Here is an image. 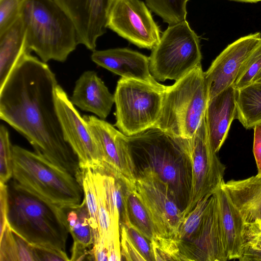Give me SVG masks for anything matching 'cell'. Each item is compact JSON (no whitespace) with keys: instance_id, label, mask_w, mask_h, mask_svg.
<instances>
[{"instance_id":"1","label":"cell","mask_w":261,"mask_h":261,"mask_svg":"<svg viewBox=\"0 0 261 261\" xmlns=\"http://www.w3.org/2000/svg\"><path fill=\"white\" fill-rule=\"evenodd\" d=\"M55 74L24 53L0 87V118L22 135L36 152L79 180L77 156L65 140L57 113Z\"/></svg>"},{"instance_id":"2","label":"cell","mask_w":261,"mask_h":261,"mask_svg":"<svg viewBox=\"0 0 261 261\" xmlns=\"http://www.w3.org/2000/svg\"><path fill=\"white\" fill-rule=\"evenodd\" d=\"M127 142L135 165H145L167 184L180 208L190 197L192 169L188 139L170 135L153 127L132 136Z\"/></svg>"},{"instance_id":"3","label":"cell","mask_w":261,"mask_h":261,"mask_svg":"<svg viewBox=\"0 0 261 261\" xmlns=\"http://www.w3.org/2000/svg\"><path fill=\"white\" fill-rule=\"evenodd\" d=\"M7 221L13 231L38 246L65 252L69 232L64 208L48 203L15 181L8 187Z\"/></svg>"},{"instance_id":"4","label":"cell","mask_w":261,"mask_h":261,"mask_svg":"<svg viewBox=\"0 0 261 261\" xmlns=\"http://www.w3.org/2000/svg\"><path fill=\"white\" fill-rule=\"evenodd\" d=\"M21 16L27 52L34 51L44 62H64L79 44L73 22L55 0H26Z\"/></svg>"},{"instance_id":"5","label":"cell","mask_w":261,"mask_h":261,"mask_svg":"<svg viewBox=\"0 0 261 261\" xmlns=\"http://www.w3.org/2000/svg\"><path fill=\"white\" fill-rule=\"evenodd\" d=\"M13 181L39 198L61 207L81 203V182L42 156L20 146L12 147Z\"/></svg>"},{"instance_id":"6","label":"cell","mask_w":261,"mask_h":261,"mask_svg":"<svg viewBox=\"0 0 261 261\" xmlns=\"http://www.w3.org/2000/svg\"><path fill=\"white\" fill-rule=\"evenodd\" d=\"M208 101V88L200 64L167 86L155 127L175 137L191 138L204 117Z\"/></svg>"},{"instance_id":"7","label":"cell","mask_w":261,"mask_h":261,"mask_svg":"<svg viewBox=\"0 0 261 261\" xmlns=\"http://www.w3.org/2000/svg\"><path fill=\"white\" fill-rule=\"evenodd\" d=\"M149 58V70L156 81H176L201 64L199 37L186 20L169 25Z\"/></svg>"},{"instance_id":"8","label":"cell","mask_w":261,"mask_h":261,"mask_svg":"<svg viewBox=\"0 0 261 261\" xmlns=\"http://www.w3.org/2000/svg\"><path fill=\"white\" fill-rule=\"evenodd\" d=\"M163 91L148 83L121 77L114 94L115 126L128 137L155 127L161 112Z\"/></svg>"},{"instance_id":"9","label":"cell","mask_w":261,"mask_h":261,"mask_svg":"<svg viewBox=\"0 0 261 261\" xmlns=\"http://www.w3.org/2000/svg\"><path fill=\"white\" fill-rule=\"evenodd\" d=\"M133 190L145 207L155 234L175 239L184 218L169 186L152 171L139 168Z\"/></svg>"},{"instance_id":"10","label":"cell","mask_w":261,"mask_h":261,"mask_svg":"<svg viewBox=\"0 0 261 261\" xmlns=\"http://www.w3.org/2000/svg\"><path fill=\"white\" fill-rule=\"evenodd\" d=\"M188 140L192 180L189 202L183 211L184 218L199 201L212 195L221 186L226 169L212 147L204 117L194 136Z\"/></svg>"},{"instance_id":"11","label":"cell","mask_w":261,"mask_h":261,"mask_svg":"<svg viewBox=\"0 0 261 261\" xmlns=\"http://www.w3.org/2000/svg\"><path fill=\"white\" fill-rule=\"evenodd\" d=\"M99 150L100 167L121 179L133 190L137 169L129 149L126 136L105 120L92 115L83 117Z\"/></svg>"},{"instance_id":"12","label":"cell","mask_w":261,"mask_h":261,"mask_svg":"<svg viewBox=\"0 0 261 261\" xmlns=\"http://www.w3.org/2000/svg\"><path fill=\"white\" fill-rule=\"evenodd\" d=\"M107 28L141 48L152 49L161 38L159 26L140 0H114L108 11Z\"/></svg>"},{"instance_id":"13","label":"cell","mask_w":261,"mask_h":261,"mask_svg":"<svg viewBox=\"0 0 261 261\" xmlns=\"http://www.w3.org/2000/svg\"><path fill=\"white\" fill-rule=\"evenodd\" d=\"M55 100L64 138L77 156L81 168L100 166L99 150L84 119L59 85L56 88Z\"/></svg>"},{"instance_id":"14","label":"cell","mask_w":261,"mask_h":261,"mask_svg":"<svg viewBox=\"0 0 261 261\" xmlns=\"http://www.w3.org/2000/svg\"><path fill=\"white\" fill-rule=\"evenodd\" d=\"M182 260L226 261L219 220L217 202L214 193L210 197L201 225L189 241H178Z\"/></svg>"},{"instance_id":"15","label":"cell","mask_w":261,"mask_h":261,"mask_svg":"<svg viewBox=\"0 0 261 261\" xmlns=\"http://www.w3.org/2000/svg\"><path fill=\"white\" fill-rule=\"evenodd\" d=\"M261 39L255 32L242 37L229 44L204 72L208 88V100L235 82L240 69Z\"/></svg>"},{"instance_id":"16","label":"cell","mask_w":261,"mask_h":261,"mask_svg":"<svg viewBox=\"0 0 261 261\" xmlns=\"http://www.w3.org/2000/svg\"><path fill=\"white\" fill-rule=\"evenodd\" d=\"M75 27L79 44L95 50L99 37L107 31V15L114 0H55Z\"/></svg>"},{"instance_id":"17","label":"cell","mask_w":261,"mask_h":261,"mask_svg":"<svg viewBox=\"0 0 261 261\" xmlns=\"http://www.w3.org/2000/svg\"><path fill=\"white\" fill-rule=\"evenodd\" d=\"M91 60L97 65L121 76L148 83L163 90L167 86L160 84L149 70V58L127 48L94 50Z\"/></svg>"},{"instance_id":"18","label":"cell","mask_w":261,"mask_h":261,"mask_svg":"<svg viewBox=\"0 0 261 261\" xmlns=\"http://www.w3.org/2000/svg\"><path fill=\"white\" fill-rule=\"evenodd\" d=\"M237 90L233 85L210 99L205 120L212 147L217 153L225 141L237 116Z\"/></svg>"},{"instance_id":"19","label":"cell","mask_w":261,"mask_h":261,"mask_svg":"<svg viewBox=\"0 0 261 261\" xmlns=\"http://www.w3.org/2000/svg\"><path fill=\"white\" fill-rule=\"evenodd\" d=\"M70 100L81 110L105 120L114 103V95L96 72L87 71L76 81Z\"/></svg>"},{"instance_id":"20","label":"cell","mask_w":261,"mask_h":261,"mask_svg":"<svg viewBox=\"0 0 261 261\" xmlns=\"http://www.w3.org/2000/svg\"><path fill=\"white\" fill-rule=\"evenodd\" d=\"M223 242L227 259H239L244 245L245 222L238 208L221 187L215 192Z\"/></svg>"},{"instance_id":"21","label":"cell","mask_w":261,"mask_h":261,"mask_svg":"<svg viewBox=\"0 0 261 261\" xmlns=\"http://www.w3.org/2000/svg\"><path fill=\"white\" fill-rule=\"evenodd\" d=\"M221 187L239 211L245 223L261 221V174L224 181Z\"/></svg>"},{"instance_id":"22","label":"cell","mask_w":261,"mask_h":261,"mask_svg":"<svg viewBox=\"0 0 261 261\" xmlns=\"http://www.w3.org/2000/svg\"><path fill=\"white\" fill-rule=\"evenodd\" d=\"M26 52V29L20 15L11 27L0 34V87Z\"/></svg>"},{"instance_id":"23","label":"cell","mask_w":261,"mask_h":261,"mask_svg":"<svg viewBox=\"0 0 261 261\" xmlns=\"http://www.w3.org/2000/svg\"><path fill=\"white\" fill-rule=\"evenodd\" d=\"M95 168L101 174L108 209L114 224L120 227L129 224L127 211L128 188L121 179L104 169Z\"/></svg>"},{"instance_id":"24","label":"cell","mask_w":261,"mask_h":261,"mask_svg":"<svg viewBox=\"0 0 261 261\" xmlns=\"http://www.w3.org/2000/svg\"><path fill=\"white\" fill-rule=\"evenodd\" d=\"M236 101V119L245 128L253 127L261 122L260 82L252 83L237 90Z\"/></svg>"},{"instance_id":"25","label":"cell","mask_w":261,"mask_h":261,"mask_svg":"<svg viewBox=\"0 0 261 261\" xmlns=\"http://www.w3.org/2000/svg\"><path fill=\"white\" fill-rule=\"evenodd\" d=\"M73 242L92 249L94 238L85 199L80 204L64 208Z\"/></svg>"},{"instance_id":"26","label":"cell","mask_w":261,"mask_h":261,"mask_svg":"<svg viewBox=\"0 0 261 261\" xmlns=\"http://www.w3.org/2000/svg\"><path fill=\"white\" fill-rule=\"evenodd\" d=\"M127 211L130 223L151 241L155 234L151 220L134 191L129 189L127 192Z\"/></svg>"},{"instance_id":"27","label":"cell","mask_w":261,"mask_h":261,"mask_svg":"<svg viewBox=\"0 0 261 261\" xmlns=\"http://www.w3.org/2000/svg\"><path fill=\"white\" fill-rule=\"evenodd\" d=\"M82 186L84 197L90 216L91 226L94 238V243L100 239L98 204L96 187L94 179L93 169L91 167L81 168Z\"/></svg>"},{"instance_id":"28","label":"cell","mask_w":261,"mask_h":261,"mask_svg":"<svg viewBox=\"0 0 261 261\" xmlns=\"http://www.w3.org/2000/svg\"><path fill=\"white\" fill-rule=\"evenodd\" d=\"M189 0H145L147 6L169 25L186 20Z\"/></svg>"},{"instance_id":"29","label":"cell","mask_w":261,"mask_h":261,"mask_svg":"<svg viewBox=\"0 0 261 261\" xmlns=\"http://www.w3.org/2000/svg\"><path fill=\"white\" fill-rule=\"evenodd\" d=\"M212 195H207L199 201L192 210L185 217L175 239L186 241L190 240L194 236L201 225L210 198Z\"/></svg>"},{"instance_id":"30","label":"cell","mask_w":261,"mask_h":261,"mask_svg":"<svg viewBox=\"0 0 261 261\" xmlns=\"http://www.w3.org/2000/svg\"><path fill=\"white\" fill-rule=\"evenodd\" d=\"M154 260H179L182 257L177 240L155 234L150 241Z\"/></svg>"},{"instance_id":"31","label":"cell","mask_w":261,"mask_h":261,"mask_svg":"<svg viewBox=\"0 0 261 261\" xmlns=\"http://www.w3.org/2000/svg\"><path fill=\"white\" fill-rule=\"evenodd\" d=\"M261 69V39L242 65L233 83L238 90L252 83L253 79Z\"/></svg>"},{"instance_id":"32","label":"cell","mask_w":261,"mask_h":261,"mask_svg":"<svg viewBox=\"0 0 261 261\" xmlns=\"http://www.w3.org/2000/svg\"><path fill=\"white\" fill-rule=\"evenodd\" d=\"M7 128L0 126V182L6 184L13 175V151Z\"/></svg>"},{"instance_id":"33","label":"cell","mask_w":261,"mask_h":261,"mask_svg":"<svg viewBox=\"0 0 261 261\" xmlns=\"http://www.w3.org/2000/svg\"><path fill=\"white\" fill-rule=\"evenodd\" d=\"M26 0H0V34L19 17Z\"/></svg>"},{"instance_id":"34","label":"cell","mask_w":261,"mask_h":261,"mask_svg":"<svg viewBox=\"0 0 261 261\" xmlns=\"http://www.w3.org/2000/svg\"><path fill=\"white\" fill-rule=\"evenodd\" d=\"M1 261H18V248L15 232L8 223L1 234Z\"/></svg>"},{"instance_id":"35","label":"cell","mask_w":261,"mask_h":261,"mask_svg":"<svg viewBox=\"0 0 261 261\" xmlns=\"http://www.w3.org/2000/svg\"><path fill=\"white\" fill-rule=\"evenodd\" d=\"M124 226L130 240L146 261L154 260L150 241L147 239L130 223Z\"/></svg>"},{"instance_id":"36","label":"cell","mask_w":261,"mask_h":261,"mask_svg":"<svg viewBox=\"0 0 261 261\" xmlns=\"http://www.w3.org/2000/svg\"><path fill=\"white\" fill-rule=\"evenodd\" d=\"M120 229V247L121 260L146 261L129 238L124 225Z\"/></svg>"},{"instance_id":"37","label":"cell","mask_w":261,"mask_h":261,"mask_svg":"<svg viewBox=\"0 0 261 261\" xmlns=\"http://www.w3.org/2000/svg\"><path fill=\"white\" fill-rule=\"evenodd\" d=\"M36 261L70 260L66 252L55 249L32 245Z\"/></svg>"},{"instance_id":"38","label":"cell","mask_w":261,"mask_h":261,"mask_svg":"<svg viewBox=\"0 0 261 261\" xmlns=\"http://www.w3.org/2000/svg\"><path fill=\"white\" fill-rule=\"evenodd\" d=\"M243 237L244 243L261 246V221L245 223Z\"/></svg>"},{"instance_id":"39","label":"cell","mask_w":261,"mask_h":261,"mask_svg":"<svg viewBox=\"0 0 261 261\" xmlns=\"http://www.w3.org/2000/svg\"><path fill=\"white\" fill-rule=\"evenodd\" d=\"M1 203V234L8 224L7 215L8 212V186L6 184L0 182Z\"/></svg>"},{"instance_id":"40","label":"cell","mask_w":261,"mask_h":261,"mask_svg":"<svg viewBox=\"0 0 261 261\" xmlns=\"http://www.w3.org/2000/svg\"><path fill=\"white\" fill-rule=\"evenodd\" d=\"M95 260L92 248H89L81 244L73 242L70 260Z\"/></svg>"},{"instance_id":"41","label":"cell","mask_w":261,"mask_h":261,"mask_svg":"<svg viewBox=\"0 0 261 261\" xmlns=\"http://www.w3.org/2000/svg\"><path fill=\"white\" fill-rule=\"evenodd\" d=\"M240 261H261V246L245 243H244Z\"/></svg>"},{"instance_id":"42","label":"cell","mask_w":261,"mask_h":261,"mask_svg":"<svg viewBox=\"0 0 261 261\" xmlns=\"http://www.w3.org/2000/svg\"><path fill=\"white\" fill-rule=\"evenodd\" d=\"M253 152L258 170L261 174V122L254 126Z\"/></svg>"},{"instance_id":"43","label":"cell","mask_w":261,"mask_h":261,"mask_svg":"<svg viewBox=\"0 0 261 261\" xmlns=\"http://www.w3.org/2000/svg\"><path fill=\"white\" fill-rule=\"evenodd\" d=\"M238 2L247 3H256L261 2V0H229Z\"/></svg>"},{"instance_id":"44","label":"cell","mask_w":261,"mask_h":261,"mask_svg":"<svg viewBox=\"0 0 261 261\" xmlns=\"http://www.w3.org/2000/svg\"><path fill=\"white\" fill-rule=\"evenodd\" d=\"M260 77H261V69L257 73V74L255 76V77L253 79L252 83L255 82L258 80H259Z\"/></svg>"},{"instance_id":"45","label":"cell","mask_w":261,"mask_h":261,"mask_svg":"<svg viewBox=\"0 0 261 261\" xmlns=\"http://www.w3.org/2000/svg\"><path fill=\"white\" fill-rule=\"evenodd\" d=\"M255 82H260L261 83V77L259 80H258L257 81H256Z\"/></svg>"}]
</instances>
